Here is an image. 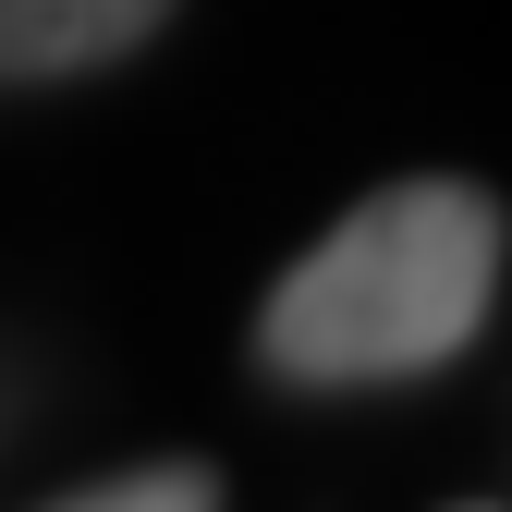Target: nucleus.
Segmentation results:
<instances>
[{"label": "nucleus", "instance_id": "obj_1", "mask_svg": "<svg viewBox=\"0 0 512 512\" xmlns=\"http://www.w3.org/2000/svg\"><path fill=\"white\" fill-rule=\"evenodd\" d=\"M500 196L464 171H403L342 208L256 305V378L269 391H403L439 378L500 305Z\"/></svg>", "mask_w": 512, "mask_h": 512}, {"label": "nucleus", "instance_id": "obj_2", "mask_svg": "<svg viewBox=\"0 0 512 512\" xmlns=\"http://www.w3.org/2000/svg\"><path fill=\"white\" fill-rule=\"evenodd\" d=\"M183 0H0V86H61L135 61Z\"/></svg>", "mask_w": 512, "mask_h": 512}, {"label": "nucleus", "instance_id": "obj_3", "mask_svg": "<svg viewBox=\"0 0 512 512\" xmlns=\"http://www.w3.org/2000/svg\"><path fill=\"white\" fill-rule=\"evenodd\" d=\"M61 512H220V464H122V476H74V488H49Z\"/></svg>", "mask_w": 512, "mask_h": 512}]
</instances>
